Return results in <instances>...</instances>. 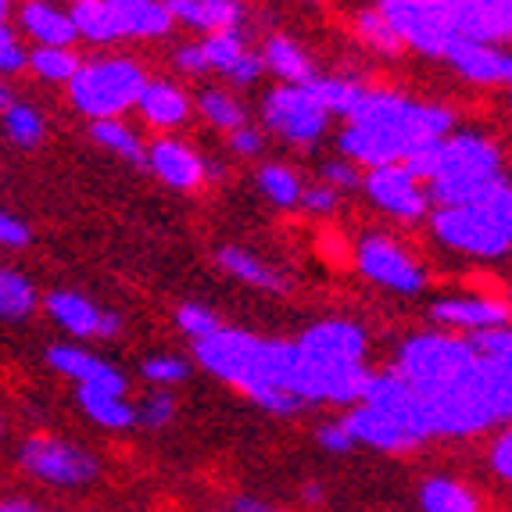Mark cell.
Here are the masks:
<instances>
[{
    "instance_id": "484cf974",
    "label": "cell",
    "mask_w": 512,
    "mask_h": 512,
    "mask_svg": "<svg viewBox=\"0 0 512 512\" xmlns=\"http://www.w3.org/2000/svg\"><path fill=\"white\" fill-rule=\"evenodd\" d=\"M76 402L83 416L101 430H133L137 427V405L126 394L97 391V387H76Z\"/></svg>"
},
{
    "instance_id": "ba28073f",
    "label": "cell",
    "mask_w": 512,
    "mask_h": 512,
    "mask_svg": "<svg viewBox=\"0 0 512 512\" xmlns=\"http://www.w3.org/2000/svg\"><path fill=\"white\" fill-rule=\"evenodd\" d=\"M262 126L291 147H312L326 137L330 115L308 86H273L262 97Z\"/></svg>"
},
{
    "instance_id": "7a4b0ae2",
    "label": "cell",
    "mask_w": 512,
    "mask_h": 512,
    "mask_svg": "<svg viewBox=\"0 0 512 512\" xmlns=\"http://www.w3.org/2000/svg\"><path fill=\"white\" fill-rule=\"evenodd\" d=\"M405 169L427 187L434 208L477 205L487 187L502 180V147L477 129H455L441 144L412 154Z\"/></svg>"
},
{
    "instance_id": "f35d334b",
    "label": "cell",
    "mask_w": 512,
    "mask_h": 512,
    "mask_svg": "<svg viewBox=\"0 0 512 512\" xmlns=\"http://www.w3.org/2000/svg\"><path fill=\"white\" fill-rule=\"evenodd\" d=\"M176 416H180V402L169 391H147L137 402V427L165 430L169 423H176Z\"/></svg>"
},
{
    "instance_id": "ffe728a7",
    "label": "cell",
    "mask_w": 512,
    "mask_h": 512,
    "mask_svg": "<svg viewBox=\"0 0 512 512\" xmlns=\"http://www.w3.org/2000/svg\"><path fill=\"white\" fill-rule=\"evenodd\" d=\"M190 111H194V97L172 79H147L144 94L137 101L140 122L158 129V133H176L180 126H187Z\"/></svg>"
},
{
    "instance_id": "60d3db41",
    "label": "cell",
    "mask_w": 512,
    "mask_h": 512,
    "mask_svg": "<svg viewBox=\"0 0 512 512\" xmlns=\"http://www.w3.org/2000/svg\"><path fill=\"white\" fill-rule=\"evenodd\" d=\"M29 69V51L22 47L18 33L8 26H0V76H18Z\"/></svg>"
},
{
    "instance_id": "83f0119b",
    "label": "cell",
    "mask_w": 512,
    "mask_h": 512,
    "mask_svg": "<svg viewBox=\"0 0 512 512\" xmlns=\"http://www.w3.org/2000/svg\"><path fill=\"white\" fill-rule=\"evenodd\" d=\"M419 509L423 512H484V502L470 484L455 477H427L419 484Z\"/></svg>"
},
{
    "instance_id": "3957f363",
    "label": "cell",
    "mask_w": 512,
    "mask_h": 512,
    "mask_svg": "<svg viewBox=\"0 0 512 512\" xmlns=\"http://www.w3.org/2000/svg\"><path fill=\"white\" fill-rule=\"evenodd\" d=\"M473 362H477V348H473L470 337L444 330H423L398 344L391 369L412 387L419 402H434V398H441L448 387H455L462 376L470 373Z\"/></svg>"
},
{
    "instance_id": "681fc988",
    "label": "cell",
    "mask_w": 512,
    "mask_h": 512,
    "mask_svg": "<svg viewBox=\"0 0 512 512\" xmlns=\"http://www.w3.org/2000/svg\"><path fill=\"white\" fill-rule=\"evenodd\" d=\"M0 512H47L33 498H0Z\"/></svg>"
},
{
    "instance_id": "6da1fadb",
    "label": "cell",
    "mask_w": 512,
    "mask_h": 512,
    "mask_svg": "<svg viewBox=\"0 0 512 512\" xmlns=\"http://www.w3.org/2000/svg\"><path fill=\"white\" fill-rule=\"evenodd\" d=\"M194 362L269 416H298L305 409L291 394L294 369H298L294 341H276V337L222 326L208 341L194 344Z\"/></svg>"
},
{
    "instance_id": "8992f818",
    "label": "cell",
    "mask_w": 512,
    "mask_h": 512,
    "mask_svg": "<svg viewBox=\"0 0 512 512\" xmlns=\"http://www.w3.org/2000/svg\"><path fill=\"white\" fill-rule=\"evenodd\" d=\"M430 233L448 251L470 258H505L512 251V222L491 205L434 208L427 215Z\"/></svg>"
},
{
    "instance_id": "9a60e30c",
    "label": "cell",
    "mask_w": 512,
    "mask_h": 512,
    "mask_svg": "<svg viewBox=\"0 0 512 512\" xmlns=\"http://www.w3.org/2000/svg\"><path fill=\"white\" fill-rule=\"evenodd\" d=\"M308 359L337 362V366H366L369 355V337L359 323L351 319H319V323L305 326L301 337H294Z\"/></svg>"
},
{
    "instance_id": "2e32d148",
    "label": "cell",
    "mask_w": 512,
    "mask_h": 512,
    "mask_svg": "<svg viewBox=\"0 0 512 512\" xmlns=\"http://www.w3.org/2000/svg\"><path fill=\"white\" fill-rule=\"evenodd\" d=\"M147 169L176 194H197L208 183V162L180 137L151 140L147 144Z\"/></svg>"
},
{
    "instance_id": "db71d44e",
    "label": "cell",
    "mask_w": 512,
    "mask_h": 512,
    "mask_svg": "<svg viewBox=\"0 0 512 512\" xmlns=\"http://www.w3.org/2000/svg\"><path fill=\"white\" fill-rule=\"evenodd\" d=\"M4 430H8V427H4V419H0V441H4Z\"/></svg>"
},
{
    "instance_id": "d6a6232c",
    "label": "cell",
    "mask_w": 512,
    "mask_h": 512,
    "mask_svg": "<svg viewBox=\"0 0 512 512\" xmlns=\"http://www.w3.org/2000/svg\"><path fill=\"white\" fill-rule=\"evenodd\" d=\"M40 308V294H36V283L26 273H18L11 265H0V319L18 323V319H29Z\"/></svg>"
},
{
    "instance_id": "603a6c76",
    "label": "cell",
    "mask_w": 512,
    "mask_h": 512,
    "mask_svg": "<svg viewBox=\"0 0 512 512\" xmlns=\"http://www.w3.org/2000/svg\"><path fill=\"white\" fill-rule=\"evenodd\" d=\"M169 15L176 26L197 29L201 36L233 33L244 26V4L237 0H169Z\"/></svg>"
},
{
    "instance_id": "4dcf8cb0",
    "label": "cell",
    "mask_w": 512,
    "mask_h": 512,
    "mask_svg": "<svg viewBox=\"0 0 512 512\" xmlns=\"http://www.w3.org/2000/svg\"><path fill=\"white\" fill-rule=\"evenodd\" d=\"M351 33H355V40H359L369 54H376V58H402L405 54V43L398 40V33H394L391 22L380 15L376 4L373 8H362L359 15L351 18Z\"/></svg>"
},
{
    "instance_id": "cb8c5ba5",
    "label": "cell",
    "mask_w": 512,
    "mask_h": 512,
    "mask_svg": "<svg viewBox=\"0 0 512 512\" xmlns=\"http://www.w3.org/2000/svg\"><path fill=\"white\" fill-rule=\"evenodd\" d=\"M262 65L265 72H273L280 79V86H308L312 79L319 76L316 72V61L308 58V51L301 47L294 36L287 33H273L265 36L262 43Z\"/></svg>"
},
{
    "instance_id": "8fae6325",
    "label": "cell",
    "mask_w": 512,
    "mask_h": 512,
    "mask_svg": "<svg viewBox=\"0 0 512 512\" xmlns=\"http://www.w3.org/2000/svg\"><path fill=\"white\" fill-rule=\"evenodd\" d=\"M341 423L348 427L355 448L362 444V448H373V452H380V455H409V452H416L419 444L430 441L427 427H423L416 416L373 409V405H362V402L351 405Z\"/></svg>"
},
{
    "instance_id": "30bf717a",
    "label": "cell",
    "mask_w": 512,
    "mask_h": 512,
    "mask_svg": "<svg viewBox=\"0 0 512 512\" xmlns=\"http://www.w3.org/2000/svg\"><path fill=\"white\" fill-rule=\"evenodd\" d=\"M376 8L391 22L398 40L405 43V51L444 61L448 47L455 43L444 0H380Z\"/></svg>"
},
{
    "instance_id": "bcb514c9",
    "label": "cell",
    "mask_w": 512,
    "mask_h": 512,
    "mask_svg": "<svg viewBox=\"0 0 512 512\" xmlns=\"http://www.w3.org/2000/svg\"><path fill=\"white\" fill-rule=\"evenodd\" d=\"M29 240H33V233L26 222L0 208V248H26Z\"/></svg>"
},
{
    "instance_id": "277c9868",
    "label": "cell",
    "mask_w": 512,
    "mask_h": 512,
    "mask_svg": "<svg viewBox=\"0 0 512 512\" xmlns=\"http://www.w3.org/2000/svg\"><path fill=\"white\" fill-rule=\"evenodd\" d=\"M355 126H369V129H387L394 137H402L405 144H412V151H423V147L441 144L444 137L455 133V115L452 108L444 104H430V101H416L409 94H398V90H369L362 94L359 108L351 111Z\"/></svg>"
},
{
    "instance_id": "816d5d0a",
    "label": "cell",
    "mask_w": 512,
    "mask_h": 512,
    "mask_svg": "<svg viewBox=\"0 0 512 512\" xmlns=\"http://www.w3.org/2000/svg\"><path fill=\"white\" fill-rule=\"evenodd\" d=\"M11 11H15V8H11L8 0H0V26H8V18H11Z\"/></svg>"
},
{
    "instance_id": "74e56055",
    "label": "cell",
    "mask_w": 512,
    "mask_h": 512,
    "mask_svg": "<svg viewBox=\"0 0 512 512\" xmlns=\"http://www.w3.org/2000/svg\"><path fill=\"white\" fill-rule=\"evenodd\" d=\"M172 319H176V330L187 333L190 341H208L212 333L222 330V319L215 316L212 308L201 305V301H183L176 312H172Z\"/></svg>"
},
{
    "instance_id": "ab89813d",
    "label": "cell",
    "mask_w": 512,
    "mask_h": 512,
    "mask_svg": "<svg viewBox=\"0 0 512 512\" xmlns=\"http://www.w3.org/2000/svg\"><path fill=\"white\" fill-rule=\"evenodd\" d=\"M319 183L330 190H337V194H351V190H362V169L359 165H351L348 158H326V162H319Z\"/></svg>"
},
{
    "instance_id": "d590c367",
    "label": "cell",
    "mask_w": 512,
    "mask_h": 512,
    "mask_svg": "<svg viewBox=\"0 0 512 512\" xmlns=\"http://www.w3.org/2000/svg\"><path fill=\"white\" fill-rule=\"evenodd\" d=\"M0 122H4V133L15 147H36L47 133V122H43L40 108L26 101H11L8 108L0 111Z\"/></svg>"
},
{
    "instance_id": "7c38bea8",
    "label": "cell",
    "mask_w": 512,
    "mask_h": 512,
    "mask_svg": "<svg viewBox=\"0 0 512 512\" xmlns=\"http://www.w3.org/2000/svg\"><path fill=\"white\" fill-rule=\"evenodd\" d=\"M362 194L369 197V205L398 222H423L434 212L427 187L405 165H384V169L362 172Z\"/></svg>"
},
{
    "instance_id": "9f6ffc18",
    "label": "cell",
    "mask_w": 512,
    "mask_h": 512,
    "mask_svg": "<svg viewBox=\"0 0 512 512\" xmlns=\"http://www.w3.org/2000/svg\"><path fill=\"white\" fill-rule=\"evenodd\" d=\"M509 104H512V86H509Z\"/></svg>"
},
{
    "instance_id": "7402d4cb",
    "label": "cell",
    "mask_w": 512,
    "mask_h": 512,
    "mask_svg": "<svg viewBox=\"0 0 512 512\" xmlns=\"http://www.w3.org/2000/svg\"><path fill=\"white\" fill-rule=\"evenodd\" d=\"M18 26L33 40V47H76V26L69 8L47 4V0H26L18 4Z\"/></svg>"
},
{
    "instance_id": "f5cc1de1",
    "label": "cell",
    "mask_w": 512,
    "mask_h": 512,
    "mask_svg": "<svg viewBox=\"0 0 512 512\" xmlns=\"http://www.w3.org/2000/svg\"><path fill=\"white\" fill-rule=\"evenodd\" d=\"M8 104H11V94H8V86H4V83H0V111H4V108H8Z\"/></svg>"
},
{
    "instance_id": "b9f144b4",
    "label": "cell",
    "mask_w": 512,
    "mask_h": 512,
    "mask_svg": "<svg viewBox=\"0 0 512 512\" xmlns=\"http://www.w3.org/2000/svg\"><path fill=\"white\" fill-rule=\"evenodd\" d=\"M487 466H491V473H495L498 480L512 484V423L491 437V448H487Z\"/></svg>"
},
{
    "instance_id": "f907efd6",
    "label": "cell",
    "mask_w": 512,
    "mask_h": 512,
    "mask_svg": "<svg viewBox=\"0 0 512 512\" xmlns=\"http://www.w3.org/2000/svg\"><path fill=\"white\" fill-rule=\"evenodd\" d=\"M301 502H305V505H323L326 502L323 484H319V480H308V484L301 487Z\"/></svg>"
},
{
    "instance_id": "d4e9b609",
    "label": "cell",
    "mask_w": 512,
    "mask_h": 512,
    "mask_svg": "<svg viewBox=\"0 0 512 512\" xmlns=\"http://www.w3.org/2000/svg\"><path fill=\"white\" fill-rule=\"evenodd\" d=\"M119 4L122 40H162L176 29L169 4L162 0H115Z\"/></svg>"
},
{
    "instance_id": "d6986e66",
    "label": "cell",
    "mask_w": 512,
    "mask_h": 512,
    "mask_svg": "<svg viewBox=\"0 0 512 512\" xmlns=\"http://www.w3.org/2000/svg\"><path fill=\"white\" fill-rule=\"evenodd\" d=\"M455 76L473 86H512V51L491 47V43L455 40L444 54Z\"/></svg>"
},
{
    "instance_id": "836d02e7",
    "label": "cell",
    "mask_w": 512,
    "mask_h": 512,
    "mask_svg": "<svg viewBox=\"0 0 512 512\" xmlns=\"http://www.w3.org/2000/svg\"><path fill=\"white\" fill-rule=\"evenodd\" d=\"M308 90L319 97V104L326 108L330 119L337 115V119H344V122L351 119V111L359 108L362 94H366V86L351 76H316L308 83Z\"/></svg>"
},
{
    "instance_id": "f546056e",
    "label": "cell",
    "mask_w": 512,
    "mask_h": 512,
    "mask_svg": "<svg viewBox=\"0 0 512 512\" xmlns=\"http://www.w3.org/2000/svg\"><path fill=\"white\" fill-rule=\"evenodd\" d=\"M90 140L101 144L104 151H111L115 158H122V162L137 165V169H147V144L126 119L90 122Z\"/></svg>"
},
{
    "instance_id": "4fadbf2b",
    "label": "cell",
    "mask_w": 512,
    "mask_h": 512,
    "mask_svg": "<svg viewBox=\"0 0 512 512\" xmlns=\"http://www.w3.org/2000/svg\"><path fill=\"white\" fill-rule=\"evenodd\" d=\"M430 323L444 333L477 337V333L505 330L512 326V308L495 294H448L430 305Z\"/></svg>"
},
{
    "instance_id": "f6af8a7d",
    "label": "cell",
    "mask_w": 512,
    "mask_h": 512,
    "mask_svg": "<svg viewBox=\"0 0 512 512\" xmlns=\"http://www.w3.org/2000/svg\"><path fill=\"white\" fill-rule=\"evenodd\" d=\"M172 65H176L183 76H208V61H205V51H201V40L180 43V47L172 51Z\"/></svg>"
},
{
    "instance_id": "9c48e42d",
    "label": "cell",
    "mask_w": 512,
    "mask_h": 512,
    "mask_svg": "<svg viewBox=\"0 0 512 512\" xmlns=\"http://www.w3.org/2000/svg\"><path fill=\"white\" fill-rule=\"evenodd\" d=\"M351 258H355V269H359L362 280L373 283V287L405 294V298L427 291V269H423V262L405 244L387 237V233H366L355 244Z\"/></svg>"
},
{
    "instance_id": "4316f807",
    "label": "cell",
    "mask_w": 512,
    "mask_h": 512,
    "mask_svg": "<svg viewBox=\"0 0 512 512\" xmlns=\"http://www.w3.org/2000/svg\"><path fill=\"white\" fill-rule=\"evenodd\" d=\"M69 15L79 40L97 43V47H108V43L122 40L119 4L115 0H76V4H69Z\"/></svg>"
},
{
    "instance_id": "ee69618b",
    "label": "cell",
    "mask_w": 512,
    "mask_h": 512,
    "mask_svg": "<svg viewBox=\"0 0 512 512\" xmlns=\"http://www.w3.org/2000/svg\"><path fill=\"white\" fill-rule=\"evenodd\" d=\"M301 208H305L308 215L326 219V215H333L337 208H341V194L330 190V187H323V183H308L305 194H301Z\"/></svg>"
},
{
    "instance_id": "44dd1931",
    "label": "cell",
    "mask_w": 512,
    "mask_h": 512,
    "mask_svg": "<svg viewBox=\"0 0 512 512\" xmlns=\"http://www.w3.org/2000/svg\"><path fill=\"white\" fill-rule=\"evenodd\" d=\"M215 265H219L230 280L244 283V287H255V291H265V294L291 291V280H287L276 265H269L265 258H258L255 251H248V248H240V244H222V248L215 251Z\"/></svg>"
},
{
    "instance_id": "8d00e7d4",
    "label": "cell",
    "mask_w": 512,
    "mask_h": 512,
    "mask_svg": "<svg viewBox=\"0 0 512 512\" xmlns=\"http://www.w3.org/2000/svg\"><path fill=\"white\" fill-rule=\"evenodd\" d=\"M190 369H194V366H190L183 355H172V351L147 355V359L140 362V376H144L154 391H169V387H176V384H187Z\"/></svg>"
},
{
    "instance_id": "5b68a950",
    "label": "cell",
    "mask_w": 512,
    "mask_h": 512,
    "mask_svg": "<svg viewBox=\"0 0 512 512\" xmlns=\"http://www.w3.org/2000/svg\"><path fill=\"white\" fill-rule=\"evenodd\" d=\"M144 86L147 72L140 69V61L122 58V54H101V58L83 61V69L65 90L79 115H86L90 122H104L137 111Z\"/></svg>"
},
{
    "instance_id": "f1b7e54d",
    "label": "cell",
    "mask_w": 512,
    "mask_h": 512,
    "mask_svg": "<svg viewBox=\"0 0 512 512\" xmlns=\"http://www.w3.org/2000/svg\"><path fill=\"white\" fill-rule=\"evenodd\" d=\"M194 111L212 129L226 133V137L248 126V108H244V101H240L233 90H226V86H205V90L194 97Z\"/></svg>"
},
{
    "instance_id": "11a10c76",
    "label": "cell",
    "mask_w": 512,
    "mask_h": 512,
    "mask_svg": "<svg viewBox=\"0 0 512 512\" xmlns=\"http://www.w3.org/2000/svg\"><path fill=\"white\" fill-rule=\"evenodd\" d=\"M505 301H509V308H512V287H509V294H505Z\"/></svg>"
},
{
    "instance_id": "e575fe53",
    "label": "cell",
    "mask_w": 512,
    "mask_h": 512,
    "mask_svg": "<svg viewBox=\"0 0 512 512\" xmlns=\"http://www.w3.org/2000/svg\"><path fill=\"white\" fill-rule=\"evenodd\" d=\"M79 69H83V58L76 54V47H33L29 51V72L40 83L69 86Z\"/></svg>"
},
{
    "instance_id": "7dc6e473",
    "label": "cell",
    "mask_w": 512,
    "mask_h": 512,
    "mask_svg": "<svg viewBox=\"0 0 512 512\" xmlns=\"http://www.w3.org/2000/svg\"><path fill=\"white\" fill-rule=\"evenodd\" d=\"M226 140H230V151L237 154V158H258V154H262V147H265L262 129H255V126L237 129V133H230Z\"/></svg>"
},
{
    "instance_id": "ac0fdd59",
    "label": "cell",
    "mask_w": 512,
    "mask_h": 512,
    "mask_svg": "<svg viewBox=\"0 0 512 512\" xmlns=\"http://www.w3.org/2000/svg\"><path fill=\"white\" fill-rule=\"evenodd\" d=\"M201 51H205L208 72L222 76L230 86H255L265 72L262 54L251 51L248 36L240 33V29H233V33L201 36Z\"/></svg>"
},
{
    "instance_id": "52a82bcc",
    "label": "cell",
    "mask_w": 512,
    "mask_h": 512,
    "mask_svg": "<svg viewBox=\"0 0 512 512\" xmlns=\"http://www.w3.org/2000/svg\"><path fill=\"white\" fill-rule=\"evenodd\" d=\"M18 466L47 487H90L101 477V459L90 448L54 434H33L18 444Z\"/></svg>"
},
{
    "instance_id": "e0dca14e",
    "label": "cell",
    "mask_w": 512,
    "mask_h": 512,
    "mask_svg": "<svg viewBox=\"0 0 512 512\" xmlns=\"http://www.w3.org/2000/svg\"><path fill=\"white\" fill-rule=\"evenodd\" d=\"M47 366L54 373L69 376L76 387H97V391H111V394L129 391V380L119 366H111L108 359L79 348V344H51L47 348Z\"/></svg>"
},
{
    "instance_id": "5bb4252c",
    "label": "cell",
    "mask_w": 512,
    "mask_h": 512,
    "mask_svg": "<svg viewBox=\"0 0 512 512\" xmlns=\"http://www.w3.org/2000/svg\"><path fill=\"white\" fill-rule=\"evenodd\" d=\"M40 305L58 330H65L69 337H79V341H111V337H119L122 333L119 312L101 308L97 301L86 298V294L51 291Z\"/></svg>"
},
{
    "instance_id": "1f68e13d",
    "label": "cell",
    "mask_w": 512,
    "mask_h": 512,
    "mask_svg": "<svg viewBox=\"0 0 512 512\" xmlns=\"http://www.w3.org/2000/svg\"><path fill=\"white\" fill-rule=\"evenodd\" d=\"M255 183L258 190H262V197L269 201V205L276 208H301V194H305V183H301V176L291 169V165L283 162H265L258 165L255 172Z\"/></svg>"
},
{
    "instance_id": "7bdbcfd3",
    "label": "cell",
    "mask_w": 512,
    "mask_h": 512,
    "mask_svg": "<svg viewBox=\"0 0 512 512\" xmlns=\"http://www.w3.org/2000/svg\"><path fill=\"white\" fill-rule=\"evenodd\" d=\"M316 444L323 448L326 455H351V452H355V441H351L348 427H344L341 419H333V423H319V427H316Z\"/></svg>"
},
{
    "instance_id": "c3c4849f",
    "label": "cell",
    "mask_w": 512,
    "mask_h": 512,
    "mask_svg": "<svg viewBox=\"0 0 512 512\" xmlns=\"http://www.w3.org/2000/svg\"><path fill=\"white\" fill-rule=\"evenodd\" d=\"M230 512H283L280 505L265 502V498H255V495H237L230 502Z\"/></svg>"
}]
</instances>
